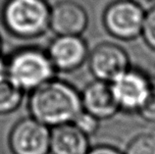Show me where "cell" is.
<instances>
[{
    "instance_id": "6da1fadb",
    "label": "cell",
    "mask_w": 155,
    "mask_h": 154,
    "mask_svg": "<svg viewBox=\"0 0 155 154\" xmlns=\"http://www.w3.org/2000/svg\"><path fill=\"white\" fill-rule=\"evenodd\" d=\"M28 110L31 117L53 129L73 124L84 109L81 93L74 87L53 79L31 91Z\"/></svg>"
},
{
    "instance_id": "7a4b0ae2",
    "label": "cell",
    "mask_w": 155,
    "mask_h": 154,
    "mask_svg": "<svg viewBox=\"0 0 155 154\" xmlns=\"http://www.w3.org/2000/svg\"><path fill=\"white\" fill-rule=\"evenodd\" d=\"M51 7L46 0H7L2 21L8 31L19 38H35L49 29Z\"/></svg>"
},
{
    "instance_id": "3957f363",
    "label": "cell",
    "mask_w": 155,
    "mask_h": 154,
    "mask_svg": "<svg viewBox=\"0 0 155 154\" xmlns=\"http://www.w3.org/2000/svg\"><path fill=\"white\" fill-rule=\"evenodd\" d=\"M55 73L47 52L36 47L19 49L7 61V77L24 92L50 82Z\"/></svg>"
},
{
    "instance_id": "277c9868",
    "label": "cell",
    "mask_w": 155,
    "mask_h": 154,
    "mask_svg": "<svg viewBox=\"0 0 155 154\" xmlns=\"http://www.w3.org/2000/svg\"><path fill=\"white\" fill-rule=\"evenodd\" d=\"M145 14L134 0H115L105 8L103 25L113 38L129 41L141 35Z\"/></svg>"
},
{
    "instance_id": "5b68a950",
    "label": "cell",
    "mask_w": 155,
    "mask_h": 154,
    "mask_svg": "<svg viewBox=\"0 0 155 154\" xmlns=\"http://www.w3.org/2000/svg\"><path fill=\"white\" fill-rule=\"evenodd\" d=\"M153 87L145 73L132 68L111 83L120 110L129 113H138L147 100Z\"/></svg>"
},
{
    "instance_id": "8992f818",
    "label": "cell",
    "mask_w": 155,
    "mask_h": 154,
    "mask_svg": "<svg viewBox=\"0 0 155 154\" xmlns=\"http://www.w3.org/2000/svg\"><path fill=\"white\" fill-rule=\"evenodd\" d=\"M51 129L27 117L16 124L9 136V146L13 154H49Z\"/></svg>"
},
{
    "instance_id": "52a82bcc",
    "label": "cell",
    "mask_w": 155,
    "mask_h": 154,
    "mask_svg": "<svg viewBox=\"0 0 155 154\" xmlns=\"http://www.w3.org/2000/svg\"><path fill=\"white\" fill-rule=\"evenodd\" d=\"M88 66L95 80L113 83L130 69L129 54L124 48L112 42L96 45L89 53Z\"/></svg>"
},
{
    "instance_id": "ba28073f",
    "label": "cell",
    "mask_w": 155,
    "mask_h": 154,
    "mask_svg": "<svg viewBox=\"0 0 155 154\" xmlns=\"http://www.w3.org/2000/svg\"><path fill=\"white\" fill-rule=\"evenodd\" d=\"M56 72L77 71L88 60L89 51L85 40L81 36L60 35L50 42L46 50Z\"/></svg>"
},
{
    "instance_id": "9c48e42d",
    "label": "cell",
    "mask_w": 155,
    "mask_h": 154,
    "mask_svg": "<svg viewBox=\"0 0 155 154\" xmlns=\"http://www.w3.org/2000/svg\"><path fill=\"white\" fill-rule=\"evenodd\" d=\"M88 21V14L83 5L73 0H62L51 7L49 29L57 36H81Z\"/></svg>"
},
{
    "instance_id": "30bf717a",
    "label": "cell",
    "mask_w": 155,
    "mask_h": 154,
    "mask_svg": "<svg viewBox=\"0 0 155 154\" xmlns=\"http://www.w3.org/2000/svg\"><path fill=\"white\" fill-rule=\"evenodd\" d=\"M81 98L84 111L99 121L111 119L120 111L111 84L93 80L84 88Z\"/></svg>"
},
{
    "instance_id": "8fae6325",
    "label": "cell",
    "mask_w": 155,
    "mask_h": 154,
    "mask_svg": "<svg viewBox=\"0 0 155 154\" xmlns=\"http://www.w3.org/2000/svg\"><path fill=\"white\" fill-rule=\"evenodd\" d=\"M88 136L74 124H66L51 129V154H87Z\"/></svg>"
},
{
    "instance_id": "7c38bea8",
    "label": "cell",
    "mask_w": 155,
    "mask_h": 154,
    "mask_svg": "<svg viewBox=\"0 0 155 154\" xmlns=\"http://www.w3.org/2000/svg\"><path fill=\"white\" fill-rule=\"evenodd\" d=\"M24 91L9 80L8 77L0 79V115L15 112L21 106Z\"/></svg>"
},
{
    "instance_id": "4fadbf2b",
    "label": "cell",
    "mask_w": 155,
    "mask_h": 154,
    "mask_svg": "<svg viewBox=\"0 0 155 154\" xmlns=\"http://www.w3.org/2000/svg\"><path fill=\"white\" fill-rule=\"evenodd\" d=\"M125 154H155V135L141 133L129 143Z\"/></svg>"
},
{
    "instance_id": "5bb4252c",
    "label": "cell",
    "mask_w": 155,
    "mask_h": 154,
    "mask_svg": "<svg viewBox=\"0 0 155 154\" xmlns=\"http://www.w3.org/2000/svg\"><path fill=\"white\" fill-rule=\"evenodd\" d=\"M99 122L100 121L98 119H96L95 117H93L91 114H88V113L83 111L79 115V117L74 121L73 124L81 132H83L84 135L89 136L94 135L97 132V129L99 128Z\"/></svg>"
},
{
    "instance_id": "9a60e30c",
    "label": "cell",
    "mask_w": 155,
    "mask_h": 154,
    "mask_svg": "<svg viewBox=\"0 0 155 154\" xmlns=\"http://www.w3.org/2000/svg\"><path fill=\"white\" fill-rule=\"evenodd\" d=\"M141 36L145 43L155 50V6L146 12Z\"/></svg>"
},
{
    "instance_id": "2e32d148",
    "label": "cell",
    "mask_w": 155,
    "mask_h": 154,
    "mask_svg": "<svg viewBox=\"0 0 155 154\" xmlns=\"http://www.w3.org/2000/svg\"><path fill=\"white\" fill-rule=\"evenodd\" d=\"M138 114L140 115L142 119L147 122L155 123V86L153 87L143 106L138 111Z\"/></svg>"
},
{
    "instance_id": "e0dca14e",
    "label": "cell",
    "mask_w": 155,
    "mask_h": 154,
    "mask_svg": "<svg viewBox=\"0 0 155 154\" xmlns=\"http://www.w3.org/2000/svg\"><path fill=\"white\" fill-rule=\"evenodd\" d=\"M87 154H123L120 152L118 149L111 147V146H106V145H101V146H96L94 148H91Z\"/></svg>"
},
{
    "instance_id": "ac0fdd59",
    "label": "cell",
    "mask_w": 155,
    "mask_h": 154,
    "mask_svg": "<svg viewBox=\"0 0 155 154\" xmlns=\"http://www.w3.org/2000/svg\"><path fill=\"white\" fill-rule=\"evenodd\" d=\"M1 47H2V41H1V38H0V52H1Z\"/></svg>"
},
{
    "instance_id": "d6986e66",
    "label": "cell",
    "mask_w": 155,
    "mask_h": 154,
    "mask_svg": "<svg viewBox=\"0 0 155 154\" xmlns=\"http://www.w3.org/2000/svg\"><path fill=\"white\" fill-rule=\"evenodd\" d=\"M154 76H155V69H154Z\"/></svg>"
}]
</instances>
